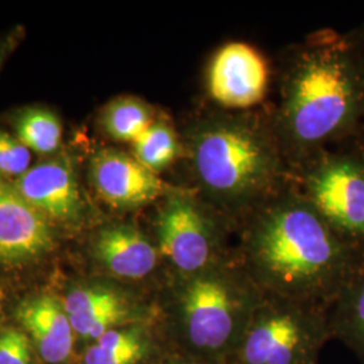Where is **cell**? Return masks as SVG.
Wrapping results in <instances>:
<instances>
[{
  "label": "cell",
  "mask_w": 364,
  "mask_h": 364,
  "mask_svg": "<svg viewBox=\"0 0 364 364\" xmlns=\"http://www.w3.org/2000/svg\"><path fill=\"white\" fill-rule=\"evenodd\" d=\"M362 100L348 46L338 37H324L299 55L287 78L282 127L293 144H321L351 126Z\"/></svg>",
  "instance_id": "obj_2"
},
{
  "label": "cell",
  "mask_w": 364,
  "mask_h": 364,
  "mask_svg": "<svg viewBox=\"0 0 364 364\" xmlns=\"http://www.w3.org/2000/svg\"><path fill=\"white\" fill-rule=\"evenodd\" d=\"M191 158L204 192L225 207H240L262 195L277 169L272 141L245 117L200 122L191 135Z\"/></svg>",
  "instance_id": "obj_3"
},
{
  "label": "cell",
  "mask_w": 364,
  "mask_h": 364,
  "mask_svg": "<svg viewBox=\"0 0 364 364\" xmlns=\"http://www.w3.org/2000/svg\"><path fill=\"white\" fill-rule=\"evenodd\" d=\"M0 364H30L28 338L18 329L0 333Z\"/></svg>",
  "instance_id": "obj_21"
},
{
  "label": "cell",
  "mask_w": 364,
  "mask_h": 364,
  "mask_svg": "<svg viewBox=\"0 0 364 364\" xmlns=\"http://www.w3.org/2000/svg\"><path fill=\"white\" fill-rule=\"evenodd\" d=\"M309 203L352 243L364 242V166L347 156L321 162L308 178Z\"/></svg>",
  "instance_id": "obj_7"
},
{
  "label": "cell",
  "mask_w": 364,
  "mask_h": 364,
  "mask_svg": "<svg viewBox=\"0 0 364 364\" xmlns=\"http://www.w3.org/2000/svg\"><path fill=\"white\" fill-rule=\"evenodd\" d=\"M21 39H22V28L13 30L11 33L0 38V70L4 65V63L7 61V58L15 50V48L18 46V43L21 42Z\"/></svg>",
  "instance_id": "obj_22"
},
{
  "label": "cell",
  "mask_w": 364,
  "mask_h": 364,
  "mask_svg": "<svg viewBox=\"0 0 364 364\" xmlns=\"http://www.w3.org/2000/svg\"><path fill=\"white\" fill-rule=\"evenodd\" d=\"M73 332L97 340L105 332L127 321L132 314L129 299L111 287H80L72 290L64 302Z\"/></svg>",
  "instance_id": "obj_13"
},
{
  "label": "cell",
  "mask_w": 364,
  "mask_h": 364,
  "mask_svg": "<svg viewBox=\"0 0 364 364\" xmlns=\"http://www.w3.org/2000/svg\"><path fill=\"white\" fill-rule=\"evenodd\" d=\"M183 278L177 296L182 336L196 358L225 363L259 301L218 262Z\"/></svg>",
  "instance_id": "obj_4"
},
{
  "label": "cell",
  "mask_w": 364,
  "mask_h": 364,
  "mask_svg": "<svg viewBox=\"0 0 364 364\" xmlns=\"http://www.w3.org/2000/svg\"><path fill=\"white\" fill-rule=\"evenodd\" d=\"M156 216L161 254L183 275L200 273L216 263V231L195 198L171 192Z\"/></svg>",
  "instance_id": "obj_6"
},
{
  "label": "cell",
  "mask_w": 364,
  "mask_h": 364,
  "mask_svg": "<svg viewBox=\"0 0 364 364\" xmlns=\"http://www.w3.org/2000/svg\"><path fill=\"white\" fill-rule=\"evenodd\" d=\"M31 151L16 136L0 129V176L19 178L30 169Z\"/></svg>",
  "instance_id": "obj_20"
},
{
  "label": "cell",
  "mask_w": 364,
  "mask_h": 364,
  "mask_svg": "<svg viewBox=\"0 0 364 364\" xmlns=\"http://www.w3.org/2000/svg\"><path fill=\"white\" fill-rule=\"evenodd\" d=\"M14 185L49 221L75 224L82 219L84 201L77 178L64 158L39 162L16 178Z\"/></svg>",
  "instance_id": "obj_10"
},
{
  "label": "cell",
  "mask_w": 364,
  "mask_h": 364,
  "mask_svg": "<svg viewBox=\"0 0 364 364\" xmlns=\"http://www.w3.org/2000/svg\"><path fill=\"white\" fill-rule=\"evenodd\" d=\"M18 318L48 363H63L69 358L73 348V328L64 305L57 299L52 296L27 299L18 309Z\"/></svg>",
  "instance_id": "obj_14"
},
{
  "label": "cell",
  "mask_w": 364,
  "mask_h": 364,
  "mask_svg": "<svg viewBox=\"0 0 364 364\" xmlns=\"http://www.w3.org/2000/svg\"><path fill=\"white\" fill-rule=\"evenodd\" d=\"M335 304V313L329 320L331 333L364 364V267Z\"/></svg>",
  "instance_id": "obj_15"
},
{
  "label": "cell",
  "mask_w": 364,
  "mask_h": 364,
  "mask_svg": "<svg viewBox=\"0 0 364 364\" xmlns=\"http://www.w3.org/2000/svg\"><path fill=\"white\" fill-rule=\"evenodd\" d=\"M16 138L30 151L42 156L55 153L63 141V123L54 112L45 108H27L15 120Z\"/></svg>",
  "instance_id": "obj_17"
},
{
  "label": "cell",
  "mask_w": 364,
  "mask_h": 364,
  "mask_svg": "<svg viewBox=\"0 0 364 364\" xmlns=\"http://www.w3.org/2000/svg\"><path fill=\"white\" fill-rule=\"evenodd\" d=\"M93 251L109 273L123 279H142L154 272L158 262L154 245L138 228L127 224L100 230Z\"/></svg>",
  "instance_id": "obj_12"
},
{
  "label": "cell",
  "mask_w": 364,
  "mask_h": 364,
  "mask_svg": "<svg viewBox=\"0 0 364 364\" xmlns=\"http://www.w3.org/2000/svg\"><path fill=\"white\" fill-rule=\"evenodd\" d=\"M132 146L134 158L156 174L170 166L180 153L177 135L164 120H154Z\"/></svg>",
  "instance_id": "obj_19"
},
{
  "label": "cell",
  "mask_w": 364,
  "mask_h": 364,
  "mask_svg": "<svg viewBox=\"0 0 364 364\" xmlns=\"http://www.w3.org/2000/svg\"><path fill=\"white\" fill-rule=\"evenodd\" d=\"M251 273L279 299L336 302L364 262L309 201L287 200L266 209L247 239Z\"/></svg>",
  "instance_id": "obj_1"
},
{
  "label": "cell",
  "mask_w": 364,
  "mask_h": 364,
  "mask_svg": "<svg viewBox=\"0 0 364 364\" xmlns=\"http://www.w3.org/2000/svg\"><path fill=\"white\" fill-rule=\"evenodd\" d=\"M269 84L266 61L252 46L231 42L212 58L208 91L215 102L227 108H248L264 97Z\"/></svg>",
  "instance_id": "obj_8"
},
{
  "label": "cell",
  "mask_w": 364,
  "mask_h": 364,
  "mask_svg": "<svg viewBox=\"0 0 364 364\" xmlns=\"http://www.w3.org/2000/svg\"><path fill=\"white\" fill-rule=\"evenodd\" d=\"M147 346L139 329H111L88 348L85 364H138L146 355Z\"/></svg>",
  "instance_id": "obj_18"
},
{
  "label": "cell",
  "mask_w": 364,
  "mask_h": 364,
  "mask_svg": "<svg viewBox=\"0 0 364 364\" xmlns=\"http://www.w3.org/2000/svg\"><path fill=\"white\" fill-rule=\"evenodd\" d=\"M100 122L109 138L134 144L154 120L150 107L144 102L124 96L117 97L105 107Z\"/></svg>",
  "instance_id": "obj_16"
},
{
  "label": "cell",
  "mask_w": 364,
  "mask_h": 364,
  "mask_svg": "<svg viewBox=\"0 0 364 364\" xmlns=\"http://www.w3.org/2000/svg\"><path fill=\"white\" fill-rule=\"evenodd\" d=\"M91 180L97 195L114 208L142 207L173 192L156 173L117 150H100L92 156Z\"/></svg>",
  "instance_id": "obj_9"
},
{
  "label": "cell",
  "mask_w": 364,
  "mask_h": 364,
  "mask_svg": "<svg viewBox=\"0 0 364 364\" xmlns=\"http://www.w3.org/2000/svg\"><path fill=\"white\" fill-rule=\"evenodd\" d=\"M329 320L313 308L279 299L259 302L227 364H316L331 338Z\"/></svg>",
  "instance_id": "obj_5"
},
{
  "label": "cell",
  "mask_w": 364,
  "mask_h": 364,
  "mask_svg": "<svg viewBox=\"0 0 364 364\" xmlns=\"http://www.w3.org/2000/svg\"><path fill=\"white\" fill-rule=\"evenodd\" d=\"M52 246L50 221L0 176V262L34 259Z\"/></svg>",
  "instance_id": "obj_11"
},
{
  "label": "cell",
  "mask_w": 364,
  "mask_h": 364,
  "mask_svg": "<svg viewBox=\"0 0 364 364\" xmlns=\"http://www.w3.org/2000/svg\"><path fill=\"white\" fill-rule=\"evenodd\" d=\"M174 364H200L198 362H196V360H193V362H180V363H174Z\"/></svg>",
  "instance_id": "obj_23"
}]
</instances>
